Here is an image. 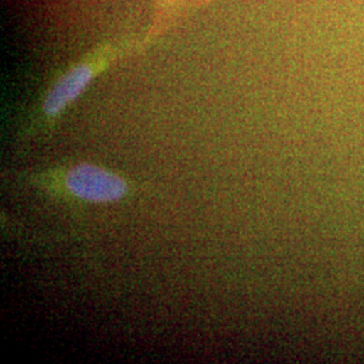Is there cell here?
Segmentation results:
<instances>
[{"mask_svg":"<svg viewBox=\"0 0 364 364\" xmlns=\"http://www.w3.org/2000/svg\"><path fill=\"white\" fill-rule=\"evenodd\" d=\"M21 178L30 188L78 204H114L134 193L122 174L90 162L26 173Z\"/></svg>","mask_w":364,"mask_h":364,"instance_id":"6da1fadb","label":"cell"},{"mask_svg":"<svg viewBox=\"0 0 364 364\" xmlns=\"http://www.w3.org/2000/svg\"><path fill=\"white\" fill-rule=\"evenodd\" d=\"M96 75L97 66L95 64H80L66 72L53 85L43 100L42 112L45 117L48 119L60 117L87 90Z\"/></svg>","mask_w":364,"mask_h":364,"instance_id":"7a4b0ae2","label":"cell"}]
</instances>
